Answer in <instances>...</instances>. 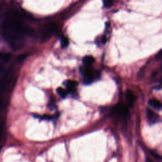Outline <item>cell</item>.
Returning <instances> with one entry per match:
<instances>
[{
  "mask_svg": "<svg viewBox=\"0 0 162 162\" xmlns=\"http://www.w3.org/2000/svg\"><path fill=\"white\" fill-rule=\"evenodd\" d=\"M90 66H85L84 67H82L80 69V73L84 77V81L86 84L92 83L97 77H99L97 75V72Z\"/></svg>",
  "mask_w": 162,
  "mask_h": 162,
  "instance_id": "obj_1",
  "label": "cell"
},
{
  "mask_svg": "<svg viewBox=\"0 0 162 162\" xmlns=\"http://www.w3.org/2000/svg\"><path fill=\"white\" fill-rule=\"evenodd\" d=\"M146 114H147V120L148 123L152 125L157 122L159 119V116L156 113L153 112L150 109H147Z\"/></svg>",
  "mask_w": 162,
  "mask_h": 162,
  "instance_id": "obj_2",
  "label": "cell"
},
{
  "mask_svg": "<svg viewBox=\"0 0 162 162\" xmlns=\"http://www.w3.org/2000/svg\"><path fill=\"white\" fill-rule=\"evenodd\" d=\"M126 99L129 107L132 108L135 102V96L130 90H127L126 92Z\"/></svg>",
  "mask_w": 162,
  "mask_h": 162,
  "instance_id": "obj_3",
  "label": "cell"
},
{
  "mask_svg": "<svg viewBox=\"0 0 162 162\" xmlns=\"http://www.w3.org/2000/svg\"><path fill=\"white\" fill-rule=\"evenodd\" d=\"M55 30V25H53V24H49L47 25L45 29H43V35L45 37H48L50 34H51Z\"/></svg>",
  "mask_w": 162,
  "mask_h": 162,
  "instance_id": "obj_4",
  "label": "cell"
},
{
  "mask_svg": "<svg viewBox=\"0 0 162 162\" xmlns=\"http://www.w3.org/2000/svg\"><path fill=\"white\" fill-rule=\"evenodd\" d=\"M78 85V83L75 80H67L66 83V86L69 91H74L75 90Z\"/></svg>",
  "mask_w": 162,
  "mask_h": 162,
  "instance_id": "obj_5",
  "label": "cell"
},
{
  "mask_svg": "<svg viewBox=\"0 0 162 162\" xmlns=\"http://www.w3.org/2000/svg\"><path fill=\"white\" fill-rule=\"evenodd\" d=\"M148 104H149L151 106L153 107L154 109H155L156 110H160V109H161V103L156 99L150 100L149 101V102H148Z\"/></svg>",
  "mask_w": 162,
  "mask_h": 162,
  "instance_id": "obj_6",
  "label": "cell"
},
{
  "mask_svg": "<svg viewBox=\"0 0 162 162\" xmlns=\"http://www.w3.org/2000/svg\"><path fill=\"white\" fill-rule=\"evenodd\" d=\"M83 63L85 66H91L94 62V58L91 56H86L83 58Z\"/></svg>",
  "mask_w": 162,
  "mask_h": 162,
  "instance_id": "obj_7",
  "label": "cell"
},
{
  "mask_svg": "<svg viewBox=\"0 0 162 162\" xmlns=\"http://www.w3.org/2000/svg\"><path fill=\"white\" fill-rule=\"evenodd\" d=\"M57 93L59 94V95L62 97V98H65L67 96V91L65 89H63V87H58L57 89Z\"/></svg>",
  "mask_w": 162,
  "mask_h": 162,
  "instance_id": "obj_8",
  "label": "cell"
},
{
  "mask_svg": "<svg viewBox=\"0 0 162 162\" xmlns=\"http://www.w3.org/2000/svg\"><path fill=\"white\" fill-rule=\"evenodd\" d=\"M10 58H11V54L0 52V59L1 60L5 62H8Z\"/></svg>",
  "mask_w": 162,
  "mask_h": 162,
  "instance_id": "obj_9",
  "label": "cell"
},
{
  "mask_svg": "<svg viewBox=\"0 0 162 162\" xmlns=\"http://www.w3.org/2000/svg\"><path fill=\"white\" fill-rule=\"evenodd\" d=\"M69 45V40L66 37H63L61 39V46L63 48H65L67 47V46Z\"/></svg>",
  "mask_w": 162,
  "mask_h": 162,
  "instance_id": "obj_10",
  "label": "cell"
},
{
  "mask_svg": "<svg viewBox=\"0 0 162 162\" xmlns=\"http://www.w3.org/2000/svg\"><path fill=\"white\" fill-rule=\"evenodd\" d=\"M27 57H28V54H26V53L21 54V55L17 57V60L18 62H22L27 58Z\"/></svg>",
  "mask_w": 162,
  "mask_h": 162,
  "instance_id": "obj_11",
  "label": "cell"
},
{
  "mask_svg": "<svg viewBox=\"0 0 162 162\" xmlns=\"http://www.w3.org/2000/svg\"><path fill=\"white\" fill-rule=\"evenodd\" d=\"M103 4L105 8H110L113 5V2L112 1H109V0H106V1L103 2Z\"/></svg>",
  "mask_w": 162,
  "mask_h": 162,
  "instance_id": "obj_12",
  "label": "cell"
},
{
  "mask_svg": "<svg viewBox=\"0 0 162 162\" xmlns=\"http://www.w3.org/2000/svg\"><path fill=\"white\" fill-rule=\"evenodd\" d=\"M5 70V66L2 63V62H0V74H2L4 72Z\"/></svg>",
  "mask_w": 162,
  "mask_h": 162,
  "instance_id": "obj_13",
  "label": "cell"
},
{
  "mask_svg": "<svg viewBox=\"0 0 162 162\" xmlns=\"http://www.w3.org/2000/svg\"><path fill=\"white\" fill-rule=\"evenodd\" d=\"M3 129V122H2L0 123V139H1L2 136Z\"/></svg>",
  "mask_w": 162,
  "mask_h": 162,
  "instance_id": "obj_14",
  "label": "cell"
},
{
  "mask_svg": "<svg viewBox=\"0 0 162 162\" xmlns=\"http://www.w3.org/2000/svg\"><path fill=\"white\" fill-rule=\"evenodd\" d=\"M161 51L160 50L158 53V54H157V55H156V59L157 60H160V59H161Z\"/></svg>",
  "mask_w": 162,
  "mask_h": 162,
  "instance_id": "obj_15",
  "label": "cell"
},
{
  "mask_svg": "<svg viewBox=\"0 0 162 162\" xmlns=\"http://www.w3.org/2000/svg\"><path fill=\"white\" fill-rule=\"evenodd\" d=\"M101 43L104 45L106 43V37L105 36H103L101 38Z\"/></svg>",
  "mask_w": 162,
  "mask_h": 162,
  "instance_id": "obj_16",
  "label": "cell"
},
{
  "mask_svg": "<svg viewBox=\"0 0 162 162\" xmlns=\"http://www.w3.org/2000/svg\"><path fill=\"white\" fill-rule=\"evenodd\" d=\"M146 162H153L149 157H146Z\"/></svg>",
  "mask_w": 162,
  "mask_h": 162,
  "instance_id": "obj_17",
  "label": "cell"
},
{
  "mask_svg": "<svg viewBox=\"0 0 162 162\" xmlns=\"http://www.w3.org/2000/svg\"><path fill=\"white\" fill-rule=\"evenodd\" d=\"M0 150H1V146H0Z\"/></svg>",
  "mask_w": 162,
  "mask_h": 162,
  "instance_id": "obj_18",
  "label": "cell"
}]
</instances>
